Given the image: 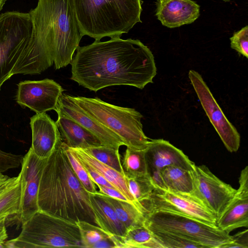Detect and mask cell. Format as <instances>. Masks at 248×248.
I'll return each instance as SVG.
<instances>
[{"label": "cell", "instance_id": "40", "mask_svg": "<svg viewBox=\"0 0 248 248\" xmlns=\"http://www.w3.org/2000/svg\"><path fill=\"white\" fill-rule=\"evenodd\" d=\"M6 0H0V11L2 9Z\"/></svg>", "mask_w": 248, "mask_h": 248}, {"label": "cell", "instance_id": "23", "mask_svg": "<svg viewBox=\"0 0 248 248\" xmlns=\"http://www.w3.org/2000/svg\"><path fill=\"white\" fill-rule=\"evenodd\" d=\"M194 170H189L175 166H170L162 170L161 174L168 190L177 193L192 195L195 188Z\"/></svg>", "mask_w": 248, "mask_h": 248}, {"label": "cell", "instance_id": "8", "mask_svg": "<svg viewBox=\"0 0 248 248\" xmlns=\"http://www.w3.org/2000/svg\"><path fill=\"white\" fill-rule=\"evenodd\" d=\"M32 32L29 13L7 12L0 15V90L27 49Z\"/></svg>", "mask_w": 248, "mask_h": 248}, {"label": "cell", "instance_id": "7", "mask_svg": "<svg viewBox=\"0 0 248 248\" xmlns=\"http://www.w3.org/2000/svg\"><path fill=\"white\" fill-rule=\"evenodd\" d=\"M144 225L150 231L175 234L205 248H222L232 241V236L217 227L183 215L154 211L144 215Z\"/></svg>", "mask_w": 248, "mask_h": 248}, {"label": "cell", "instance_id": "16", "mask_svg": "<svg viewBox=\"0 0 248 248\" xmlns=\"http://www.w3.org/2000/svg\"><path fill=\"white\" fill-rule=\"evenodd\" d=\"M32 131L31 149L38 157L46 159L62 142L56 122L46 112L36 113L31 118Z\"/></svg>", "mask_w": 248, "mask_h": 248}, {"label": "cell", "instance_id": "42", "mask_svg": "<svg viewBox=\"0 0 248 248\" xmlns=\"http://www.w3.org/2000/svg\"><path fill=\"white\" fill-rule=\"evenodd\" d=\"M222 0L225 1H230L232 0Z\"/></svg>", "mask_w": 248, "mask_h": 248}, {"label": "cell", "instance_id": "21", "mask_svg": "<svg viewBox=\"0 0 248 248\" xmlns=\"http://www.w3.org/2000/svg\"><path fill=\"white\" fill-rule=\"evenodd\" d=\"M89 194L91 205L99 227L107 232L108 236H124L126 228L118 219L112 206L103 194L98 191L89 192Z\"/></svg>", "mask_w": 248, "mask_h": 248}, {"label": "cell", "instance_id": "5", "mask_svg": "<svg viewBox=\"0 0 248 248\" xmlns=\"http://www.w3.org/2000/svg\"><path fill=\"white\" fill-rule=\"evenodd\" d=\"M21 225L19 235L6 241L4 248H84L77 223L42 210Z\"/></svg>", "mask_w": 248, "mask_h": 248}, {"label": "cell", "instance_id": "39", "mask_svg": "<svg viewBox=\"0 0 248 248\" xmlns=\"http://www.w3.org/2000/svg\"><path fill=\"white\" fill-rule=\"evenodd\" d=\"M7 217H0V248H4L3 244L8 238V234L6 228V222Z\"/></svg>", "mask_w": 248, "mask_h": 248}, {"label": "cell", "instance_id": "20", "mask_svg": "<svg viewBox=\"0 0 248 248\" xmlns=\"http://www.w3.org/2000/svg\"><path fill=\"white\" fill-rule=\"evenodd\" d=\"M68 148L80 162L86 164L102 176L114 188L120 191L129 202L138 207L134 198L129 191L124 174L99 161L82 149L69 147Z\"/></svg>", "mask_w": 248, "mask_h": 248}, {"label": "cell", "instance_id": "6", "mask_svg": "<svg viewBox=\"0 0 248 248\" xmlns=\"http://www.w3.org/2000/svg\"><path fill=\"white\" fill-rule=\"evenodd\" d=\"M82 110L117 135L126 147L144 150L150 139L144 134L142 114L135 109L112 105L96 97L72 96Z\"/></svg>", "mask_w": 248, "mask_h": 248}, {"label": "cell", "instance_id": "28", "mask_svg": "<svg viewBox=\"0 0 248 248\" xmlns=\"http://www.w3.org/2000/svg\"><path fill=\"white\" fill-rule=\"evenodd\" d=\"M20 185L19 176L15 182L0 195V217L15 216L18 211Z\"/></svg>", "mask_w": 248, "mask_h": 248}, {"label": "cell", "instance_id": "36", "mask_svg": "<svg viewBox=\"0 0 248 248\" xmlns=\"http://www.w3.org/2000/svg\"><path fill=\"white\" fill-rule=\"evenodd\" d=\"M97 186L99 189L98 192L102 194L114 199L128 201L120 191L114 187L100 185H97Z\"/></svg>", "mask_w": 248, "mask_h": 248}, {"label": "cell", "instance_id": "10", "mask_svg": "<svg viewBox=\"0 0 248 248\" xmlns=\"http://www.w3.org/2000/svg\"><path fill=\"white\" fill-rule=\"evenodd\" d=\"M188 77L210 122L230 152H236L240 144V135L228 120L216 101L202 76L190 70Z\"/></svg>", "mask_w": 248, "mask_h": 248}, {"label": "cell", "instance_id": "3", "mask_svg": "<svg viewBox=\"0 0 248 248\" xmlns=\"http://www.w3.org/2000/svg\"><path fill=\"white\" fill-rule=\"evenodd\" d=\"M62 142L47 158L39 185V210L74 223L98 226L89 192L74 173Z\"/></svg>", "mask_w": 248, "mask_h": 248}, {"label": "cell", "instance_id": "35", "mask_svg": "<svg viewBox=\"0 0 248 248\" xmlns=\"http://www.w3.org/2000/svg\"><path fill=\"white\" fill-rule=\"evenodd\" d=\"M80 163L82 165L83 167L86 170L91 180L96 186L100 185L114 187L110 183H109L107 180H106L102 176L100 175L95 171L93 170L89 166L83 163L80 162Z\"/></svg>", "mask_w": 248, "mask_h": 248}, {"label": "cell", "instance_id": "22", "mask_svg": "<svg viewBox=\"0 0 248 248\" xmlns=\"http://www.w3.org/2000/svg\"><path fill=\"white\" fill-rule=\"evenodd\" d=\"M114 248H163L152 232L144 225L127 230L124 236L109 235Z\"/></svg>", "mask_w": 248, "mask_h": 248}, {"label": "cell", "instance_id": "37", "mask_svg": "<svg viewBox=\"0 0 248 248\" xmlns=\"http://www.w3.org/2000/svg\"><path fill=\"white\" fill-rule=\"evenodd\" d=\"M148 174L155 188L168 189L164 182L161 171L154 170L149 172Z\"/></svg>", "mask_w": 248, "mask_h": 248}, {"label": "cell", "instance_id": "26", "mask_svg": "<svg viewBox=\"0 0 248 248\" xmlns=\"http://www.w3.org/2000/svg\"><path fill=\"white\" fill-rule=\"evenodd\" d=\"M124 175L140 176L148 174L144 150L127 147L122 163Z\"/></svg>", "mask_w": 248, "mask_h": 248}, {"label": "cell", "instance_id": "1", "mask_svg": "<svg viewBox=\"0 0 248 248\" xmlns=\"http://www.w3.org/2000/svg\"><path fill=\"white\" fill-rule=\"evenodd\" d=\"M70 79L90 91L128 85L140 89L156 74L151 50L138 39L111 38L78 46L71 63Z\"/></svg>", "mask_w": 248, "mask_h": 248}, {"label": "cell", "instance_id": "30", "mask_svg": "<svg viewBox=\"0 0 248 248\" xmlns=\"http://www.w3.org/2000/svg\"><path fill=\"white\" fill-rule=\"evenodd\" d=\"M151 232L163 248H205L200 244L175 234L159 231Z\"/></svg>", "mask_w": 248, "mask_h": 248}, {"label": "cell", "instance_id": "9", "mask_svg": "<svg viewBox=\"0 0 248 248\" xmlns=\"http://www.w3.org/2000/svg\"><path fill=\"white\" fill-rule=\"evenodd\" d=\"M139 206L144 215L154 211H167L217 227L216 216L192 195L155 188L149 198L140 202Z\"/></svg>", "mask_w": 248, "mask_h": 248}, {"label": "cell", "instance_id": "27", "mask_svg": "<svg viewBox=\"0 0 248 248\" xmlns=\"http://www.w3.org/2000/svg\"><path fill=\"white\" fill-rule=\"evenodd\" d=\"M124 177L129 191L140 209V202L148 199L155 188L150 177L148 174L140 176L124 175Z\"/></svg>", "mask_w": 248, "mask_h": 248}, {"label": "cell", "instance_id": "29", "mask_svg": "<svg viewBox=\"0 0 248 248\" xmlns=\"http://www.w3.org/2000/svg\"><path fill=\"white\" fill-rule=\"evenodd\" d=\"M82 149L99 161L124 175L119 154V149L101 145Z\"/></svg>", "mask_w": 248, "mask_h": 248}, {"label": "cell", "instance_id": "12", "mask_svg": "<svg viewBox=\"0 0 248 248\" xmlns=\"http://www.w3.org/2000/svg\"><path fill=\"white\" fill-rule=\"evenodd\" d=\"M193 173L195 188L192 195L214 214L217 220L236 189L219 179L205 165H195Z\"/></svg>", "mask_w": 248, "mask_h": 248}, {"label": "cell", "instance_id": "34", "mask_svg": "<svg viewBox=\"0 0 248 248\" xmlns=\"http://www.w3.org/2000/svg\"><path fill=\"white\" fill-rule=\"evenodd\" d=\"M248 248V231L239 232L232 236V241L222 248Z\"/></svg>", "mask_w": 248, "mask_h": 248}, {"label": "cell", "instance_id": "13", "mask_svg": "<svg viewBox=\"0 0 248 248\" xmlns=\"http://www.w3.org/2000/svg\"><path fill=\"white\" fill-rule=\"evenodd\" d=\"M63 89L51 79L26 80L18 84L17 103L30 108L36 113L55 110Z\"/></svg>", "mask_w": 248, "mask_h": 248}, {"label": "cell", "instance_id": "18", "mask_svg": "<svg viewBox=\"0 0 248 248\" xmlns=\"http://www.w3.org/2000/svg\"><path fill=\"white\" fill-rule=\"evenodd\" d=\"M239 184L235 196L217 220V227L229 233L248 226V181L241 179Z\"/></svg>", "mask_w": 248, "mask_h": 248}, {"label": "cell", "instance_id": "38", "mask_svg": "<svg viewBox=\"0 0 248 248\" xmlns=\"http://www.w3.org/2000/svg\"><path fill=\"white\" fill-rule=\"evenodd\" d=\"M17 176L10 177L0 173V195L16 180Z\"/></svg>", "mask_w": 248, "mask_h": 248}, {"label": "cell", "instance_id": "41", "mask_svg": "<svg viewBox=\"0 0 248 248\" xmlns=\"http://www.w3.org/2000/svg\"><path fill=\"white\" fill-rule=\"evenodd\" d=\"M158 0L159 2H163V1H166L167 0Z\"/></svg>", "mask_w": 248, "mask_h": 248}, {"label": "cell", "instance_id": "4", "mask_svg": "<svg viewBox=\"0 0 248 248\" xmlns=\"http://www.w3.org/2000/svg\"><path fill=\"white\" fill-rule=\"evenodd\" d=\"M82 35L100 41L120 37L141 22V0H72Z\"/></svg>", "mask_w": 248, "mask_h": 248}, {"label": "cell", "instance_id": "25", "mask_svg": "<svg viewBox=\"0 0 248 248\" xmlns=\"http://www.w3.org/2000/svg\"><path fill=\"white\" fill-rule=\"evenodd\" d=\"M76 223L80 230L84 248H114L108 233L100 227L83 221Z\"/></svg>", "mask_w": 248, "mask_h": 248}, {"label": "cell", "instance_id": "33", "mask_svg": "<svg viewBox=\"0 0 248 248\" xmlns=\"http://www.w3.org/2000/svg\"><path fill=\"white\" fill-rule=\"evenodd\" d=\"M23 156L5 152L0 150V173L21 166Z\"/></svg>", "mask_w": 248, "mask_h": 248}, {"label": "cell", "instance_id": "32", "mask_svg": "<svg viewBox=\"0 0 248 248\" xmlns=\"http://www.w3.org/2000/svg\"><path fill=\"white\" fill-rule=\"evenodd\" d=\"M231 46L239 54L248 57V26L235 32L230 38Z\"/></svg>", "mask_w": 248, "mask_h": 248}, {"label": "cell", "instance_id": "24", "mask_svg": "<svg viewBox=\"0 0 248 248\" xmlns=\"http://www.w3.org/2000/svg\"><path fill=\"white\" fill-rule=\"evenodd\" d=\"M102 194L112 206L118 219L127 230L144 225V215L137 206L128 201L114 199Z\"/></svg>", "mask_w": 248, "mask_h": 248}, {"label": "cell", "instance_id": "17", "mask_svg": "<svg viewBox=\"0 0 248 248\" xmlns=\"http://www.w3.org/2000/svg\"><path fill=\"white\" fill-rule=\"evenodd\" d=\"M155 15L163 26L177 28L195 21L200 16V6L192 0H157Z\"/></svg>", "mask_w": 248, "mask_h": 248}, {"label": "cell", "instance_id": "11", "mask_svg": "<svg viewBox=\"0 0 248 248\" xmlns=\"http://www.w3.org/2000/svg\"><path fill=\"white\" fill-rule=\"evenodd\" d=\"M46 159L37 156L31 148L23 156L18 174L21 190L19 206L18 213L14 216L21 224L39 210V185Z\"/></svg>", "mask_w": 248, "mask_h": 248}, {"label": "cell", "instance_id": "19", "mask_svg": "<svg viewBox=\"0 0 248 248\" xmlns=\"http://www.w3.org/2000/svg\"><path fill=\"white\" fill-rule=\"evenodd\" d=\"M56 122L62 142L71 148L86 149L104 145L90 131L69 117L58 115Z\"/></svg>", "mask_w": 248, "mask_h": 248}, {"label": "cell", "instance_id": "14", "mask_svg": "<svg viewBox=\"0 0 248 248\" xmlns=\"http://www.w3.org/2000/svg\"><path fill=\"white\" fill-rule=\"evenodd\" d=\"M55 110L58 115L69 117L90 131L103 145L116 149L124 145L117 135L85 113L73 100L72 95L62 94Z\"/></svg>", "mask_w": 248, "mask_h": 248}, {"label": "cell", "instance_id": "15", "mask_svg": "<svg viewBox=\"0 0 248 248\" xmlns=\"http://www.w3.org/2000/svg\"><path fill=\"white\" fill-rule=\"evenodd\" d=\"M144 152L148 173L161 171L170 166L192 171L195 170L196 165L182 151L164 140H151Z\"/></svg>", "mask_w": 248, "mask_h": 248}, {"label": "cell", "instance_id": "31", "mask_svg": "<svg viewBox=\"0 0 248 248\" xmlns=\"http://www.w3.org/2000/svg\"><path fill=\"white\" fill-rule=\"evenodd\" d=\"M62 144L74 173L85 189L89 193L97 191L95 184L91 180L82 165L64 143L62 142Z\"/></svg>", "mask_w": 248, "mask_h": 248}, {"label": "cell", "instance_id": "2", "mask_svg": "<svg viewBox=\"0 0 248 248\" xmlns=\"http://www.w3.org/2000/svg\"><path fill=\"white\" fill-rule=\"evenodd\" d=\"M29 13L32 35L13 75L40 74L53 64L56 69L71 64L83 36L72 0H38Z\"/></svg>", "mask_w": 248, "mask_h": 248}]
</instances>
